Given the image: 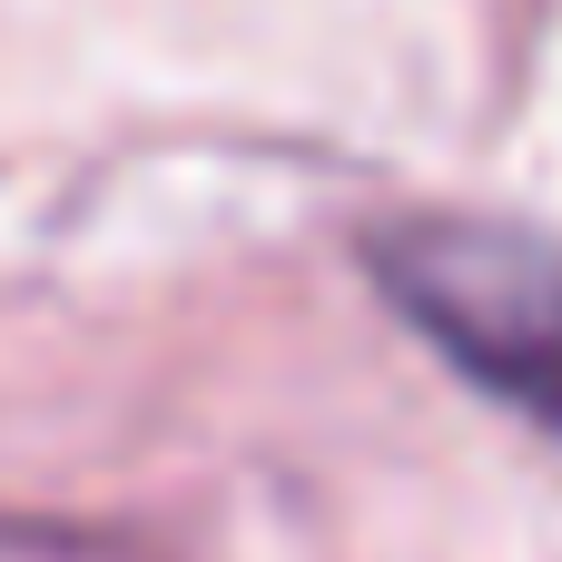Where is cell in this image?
<instances>
[{
	"label": "cell",
	"mask_w": 562,
	"mask_h": 562,
	"mask_svg": "<svg viewBox=\"0 0 562 562\" xmlns=\"http://www.w3.org/2000/svg\"><path fill=\"white\" fill-rule=\"evenodd\" d=\"M395 316L484 395L562 425V247L484 217H415L366 247Z\"/></svg>",
	"instance_id": "1"
},
{
	"label": "cell",
	"mask_w": 562,
	"mask_h": 562,
	"mask_svg": "<svg viewBox=\"0 0 562 562\" xmlns=\"http://www.w3.org/2000/svg\"><path fill=\"white\" fill-rule=\"evenodd\" d=\"M40 562H119V553H79V543H59V553H40Z\"/></svg>",
	"instance_id": "2"
}]
</instances>
